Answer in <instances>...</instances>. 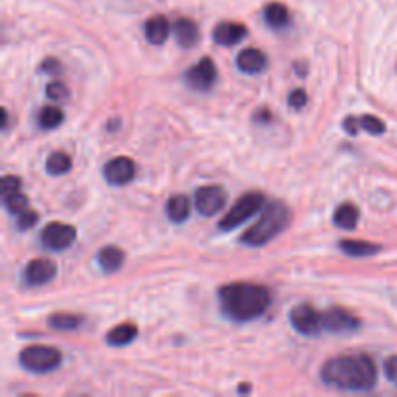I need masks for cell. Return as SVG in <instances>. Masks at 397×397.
I'll return each mask as SVG.
<instances>
[{"label": "cell", "instance_id": "cb8c5ba5", "mask_svg": "<svg viewBox=\"0 0 397 397\" xmlns=\"http://www.w3.org/2000/svg\"><path fill=\"white\" fill-rule=\"evenodd\" d=\"M39 126L43 130H52L57 128V126H61L62 121H64V112L62 109L59 107H54V105H47L43 107L41 111H39Z\"/></svg>", "mask_w": 397, "mask_h": 397}, {"label": "cell", "instance_id": "ac0fdd59", "mask_svg": "<svg viewBox=\"0 0 397 397\" xmlns=\"http://www.w3.org/2000/svg\"><path fill=\"white\" fill-rule=\"evenodd\" d=\"M359 219H361L359 207L351 204V202H343L334 211V223H336V227L345 229V231H353L357 223H359Z\"/></svg>", "mask_w": 397, "mask_h": 397}, {"label": "cell", "instance_id": "484cf974", "mask_svg": "<svg viewBox=\"0 0 397 397\" xmlns=\"http://www.w3.org/2000/svg\"><path fill=\"white\" fill-rule=\"evenodd\" d=\"M359 126H361V130H366L368 134H374V136H380V134L386 132V124L378 117H374V114L359 117Z\"/></svg>", "mask_w": 397, "mask_h": 397}, {"label": "cell", "instance_id": "ffe728a7", "mask_svg": "<svg viewBox=\"0 0 397 397\" xmlns=\"http://www.w3.org/2000/svg\"><path fill=\"white\" fill-rule=\"evenodd\" d=\"M138 337V328L130 322H124V324H119L107 334V343L112 347H124L132 343L134 339Z\"/></svg>", "mask_w": 397, "mask_h": 397}, {"label": "cell", "instance_id": "5b68a950", "mask_svg": "<svg viewBox=\"0 0 397 397\" xmlns=\"http://www.w3.org/2000/svg\"><path fill=\"white\" fill-rule=\"evenodd\" d=\"M266 206V196L262 192H248L241 198L237 200L233 207L225 214V217L219 221V229L221 231H231L234 227L242 225L246 219L256 216L262 207Z\"/></svg>", "mask_w": 397, "mask_h": 397}, {"label": "cell", "instance_id": "7c38bea8", "mask_svg": "<svg viewBox=\"0 0 397 397\" xmlns=\"http://www.w3.org/2000/svg\"><path fill=\"white\" fill-rule=\"evenodd\" d=\"M186 82L188 86L194 89H209V87L216 84L217 80V68L211 59H202L198 64H194L188 72H186Z\"/></svg>", "mask_w": 397, "mask_h": 397}, {"label": "cell", "instance_id": "1f68e13d", "mask_svg": "<svg viewBox=\"0 0 397 397\" xmlns=\"http://www.w3.org/2000/svg\"><path fill=\"white\" fill-rule=\"evenodd\" d=\"M384 372H386V378H388L394 386H397V354L386 359V363H384Z\"/></svg>", "mask_w": 397, "mask_h": 397}, {"label": "cell", "instance_id": "3957f363", "mask_svg": "<svg viewBox=\"0 0 397 397\" xmlns=\"http://www.w3.org/2000/svg\"><path fill=\"white\" fill-rule=\"evenodd\" d=\"M289 219H291L289 207L283 202L274 200L264 206L260 219L242 234L241 242L244 246H264L285 229L289 225Z\"/></svg>", "mask_w": 397, "mask_h": 397}, {"label": "cell", "instance_id": "9c48e42d", "mask_svg": "<svg viewBox=\"0 0 397 397\" xmlns=\"http://www.w3.org/2000/svg\"><path fill=\"white\" fill-rule=\"evenodd\" d=\"M359 328V318L341 306H331L324 312V329L329 334H353Z\"/></svg>", "mask_w": 397, "mask_h": 397}, {"label": "cell", "instance_id": "52a82bcc", "mask_svg": "<svg viewBox=\"0 0 397 397\" xmlns=\"http://www.w3.org/2000/svg\"><path fill=\"white\" fill-rule=\"evenodd\" d=\"M76 229L68 223H59L52 221L41 231V242L45 248H49L52 252H62L70 248L74 241H76Z\"/></svg>", "mask_w": 397, "mask_h": 397}, {"label": "cell", "instance_id": "2e32d148", "mask_svg": "<svg viewBox=\"0 0 397 397\" xmlns=\"http://www.w3.org/2000/svg\"><path fill=\"white\" fill-rule=\"evenodd\" d=\"M171 27L173 26L169 24V20L165 16H161V14L149 17L146 22V26H144V33H146L147 43L163 45L165 41L169 39Z\"/></svg>", "mask_w": 397, "mask_h": 397}, {"label": "cell", "instance_id": "8992f818", "mask_svg": "<svg viewBox=\"0 0 397 397\" xmlns=\"http://www.w3.org/2000/svg\"><path fill=\"white\" fill-rule=\"evenodd\" d=\"M289 320L294 331L301 336H316L324 329V314L318 312L312 304H299L289 312Z\"/></svg>", "mask_w": 397, "mask_h": 397}, {"label": "cell", "instance_id": "7a4b0ae2", "mask_svg": "<svg viewBox=\"0 0 397 397\" xmlns=\"http://www.w3.org/2000/svg\"><path fill=\"white\" fill-rule=\"evenodd\" d=\"M221 310L234 322L260 318L271 304V293L256 283H229L219 289Z\"/></svg>", "mask_w": 397, "mask_h": 397}, {"label": "cell", "instance_id": "836d02e7", "mask_svg": "<svg viewBox=\"0 0 397 397\" xmlns=\"http://www.w3.org/2000/svg\"><path fill=\"white\" fill-rule=\"evenodd\" d=\"M41 70H47V74H59L61 72V62L54 61V59H47V61L41 64Z\"/></svg>", "mask_w": 397, "mask_h": 397}, {"label": "cell", "instance_id": "f1b7e54d", "mask_svg": "<svg viewBox=\"0 0 397 397\" xmlns=\"http://www.w3.org/2000/svg\"><path fill=\"white\" fill-rule=\"evenodd\" d=\"M47 97L51 101H64L68 97V89H66V86L62 82H51L47 86Z\"/></svg>", "mask_w": 397, "mask_h": 397}, {"label": "cell", "instance_id": "5bb4252c", "mask_svg": "<svg viewBox=\"0 0 397 397\" xmlns=\"http://www.w3.org/2000/svg\"><path fill=\"white\" fill-rule=\"evenodd\" d=\"M173 33L177 43L184 47V49L196 47L200 41L198 24L194 20H190V17H179L173 24Z\"/></svg>", "mask_w": 397, "mask_h": 397}, {"label": "cell", "instance_id": "d6a6232c", "mask_svg": "<svg viewBox=\"0 0 397 397\" xmlns=\"http://www.w3.org/2000/svg\"><path fill=\"white\" fill-rule=\"evenodd\" d=\"M343 130H345L349 136H357V132L361 130L359 119H357V117H347L345 121H343Z\"/></svg>", "mask_w": 397, "mask_h": 397}, {"label": "cell", "instance_id": "83f0119b", "mask_svg": "<svg viewBox=\"0 0 397 397\" xmlns=\"http://www.w3.org/2000/svg\"><path fill=\"white\" fill-rule=\"evenodd\" d=\"M37 221H39L37 211L27 207L26 211H22V214L17 216V229H20V231H27V229H31Z\"/></svg>", "mask_w": 397, "mask_h": 397}, {"label": "cell", "instance_id": "4dcf8cb0", "mask_svg": "<svg viewBox=\"0 0 397 397\" xmlns=\"http://www.w3.org/2000/svg\"><path fill=\"white\" fill-rule=\"evenodd\" d=\"M289 107L291 109H294V111H301V109H304L306 107V103H308V96H306V91L304 89H293L291 93H289Z\"/></svg>", "mask_w": 397, "mask_h": 397}, {"label": "cell", "instance_id": "44dd1931", "mask_svg": "<svg viewBox=\"0 0 397 397\" xmlns=\"http://www.w3.org/2000/svg\"><path fill=\"white\" fill-rule=\"evenodd\" d=\"M339 250L345 252L347 256H353V258H364V256L378 254L382 250V246L366 241H349V239H345V241H339Z\"/></svg>", "mask_w": 397, "mask_h": 397}, {"label": "cell", "instance_id": "d4e9b609", "mask_svg": "<svg viewBox=\"0 0 397 397\" xmlns=\"http://www.w3.org/2000/svg\"><path fill=\"white\" fill-rule=\"evenodd\" d=\"M80 324H82V318H80V316H76V314H66V312L52 314L51 318H49V326L54 329H61V331H70V329L80 328Z\"/></svg>", "mask_w": 397, "mask_h": 397}, {"label": "cell", "instance_id": "4316f807", "mask_svg": "<svg viewBox=\"0 0 397 397\" xmlns=\"http://www.w3.org/2000/svg\"><path fill=\"white\" fill-rule=\"evenodd\" d=\"M4 207L8 209V214H12V216H20L22 211H26L27 209V198L24 194L16 192V194L4 198Z\"/></svg>", "mask_w": 397, "mask_h": 397}, {"label": "cell", "instance_id": "e575fe53", "mask_svg": "<svg viewBox=\"0 0 397 397\" xmlns=\"http://www.w3.org/2000/svg\"><path fill=\"white\" fill-rule=\"evenodd\" d=\"M6 124H8V111L2 109V128H6Z\"/></svg>", "mask_w": 397, "mask_h": 397}, {"label": "cell", "instance_id": "603a6c76", "mask_svg": "<svg viewBox=\"0 0 397 397\" xmlns=\"http://www.w3.org/2000/svg\"><path fill=\"white\" fill-rule=\"evenodd\" d=\"M47 173L52 177H61L66 174L72 169V157L64 151H52L51 156L47 157V163H45Z\"/></svg>", "mask_w": 397, "mask_h": 397}, {"label": "cell", "instance_id": "d590c367", "mask_svg": "<svg viewBox=\"0 0 397 397\" xmlns=\"http://www.w3.org/2000/svg\"><path fill=\"white\" fill-rule=\"evenodd\" d=\"M239 391H250V386H241V388H239Z\"/></svg>", "mask_w": 397, "mask_h": 397}, {"label": "cell", "instance_id": "ba28073f", "mask_svg": "<svg viewBox=\"0 0 397 397\" xmlns=\"http://www.w3.org/2000/svg\"><path fill=\"white\" fill-rule=\"evenodd\" d=\"M225 202H227V192L221 186H216V184L202 186V188L196 190V196H194L196 209L200 211V216L204 217L217 216L225 207Z\"/></svg>", "mask_w": 397, "mask_h": 397}, {"label": "cell", "instance_id": "e0dca14e", "mask_svg": "<svg viewBox=\"0 0 397 397\" xmlns=\"http://www.w3.org/2000/svg\"><path fill=\"white\" fill-rule=\"evenodd\" d=\"M167 217L173 221V223H184L188 216H190V200L184 194H174L169 198L167 206H165Z\"/></svg>", "mask_w": 397, "mask_h": 397}, {"label": "cell", "instance_id": "d6986e66", "mask_svg": "<svg viewBox=\"0 0 397 397\" xmlns=\"http://www.w3.org/2000/svg\"><path fill=\"white\" fill-rule=\"evenodd\" d=\"M97 264L105 274H114L122 268L124 264V252L119 246H105L97 254Z\"/></svg>", "mask_w": 397, "mask_h": 397}, {"label": "cell", "instance_id": "30bf717a", "mask_svg": "<svg viewBox=\"0 0 397 397\" xmlns=\"http://www.w3.org/2000/svg\"><path fill=\"white\" fill-rule=\"evenodd\" d=\"M103 177L111 186H124L136 177V165L130 157H112L105 163Z\"/></svg>", "mask_w": 397, "mask_h": 397}, {"label": "cell", "instance_id": "7402d4cb", "mask_svg": "<svg viewBox=\"0 0 397 397\" xmlns=\"http://www.w3.org/2000/svg\"><path fill=\"white\" fill-rule=\"evenodd\" d=\"M264 20L269 27H285L289 24V10H287L285 4L281 2H269L268 6L264 8Z\"/></svg>", "mask_w": 397, "mask_h": 397}, {"label": "cell", "instance_id": "f546056e", "mask_svg": "<svg viewBox=\"0 0 397 397\" xmlns=\"http://www.w3.org/2000/svg\"><path fill=\"white\" fill-rule=\"evenodd\" d=\"M20 186H22V181L17 179V177H4L2 182H0V192H2V198H6V196H12V194H16L20 192Z\"/></svg>", "mask_w": 397, "mask_h": 397}, {"label": "cell", "instance_id": "4fadbf2b", "mask_svg": "<svg viewBox=\"0 0 397 397\" xmlns=\"http://www.w3.org/2000/svg\"><path fill=\"white\" fill-rule=\"evenodd\" d=\"M266 66H268V57L256 47H248L237 57V68L242 74H260Z\"/></svg>", "mask_w": 397, "mask_h": 397}, {"label": "cell", "instance_id": "277c9868", "mask_svg": "<svg viewBox=\"0 0 397 397\" xmlns=\"http://www.w3.org/2000/svg\"><path fill=\"white\" fill-rule=\"evenodd\" d=\"M62 363V353L57 347L49 345H29L20 353V364L27 372L47 374L57 370Z\"/></svg>", "mask_w": 397, "mask_h": 397}, {"label": "cell", "instance_id": "9a60e30c", "mask_svg": "<svg viewBox=\"0 0 397 397\" xmlns=\"http://www.w3.org/2000/svg\"><path fill=\"white\" fill-rule=\"evenodd\" d=\"M248 35V29L242 26V24H237V22H223L214 29V41L221 47H231V45H237L239 41H242L244 37Z\"/></svg>", "mask_w": 397, "mask_h": 397}, {"label": "cell", "instance_id": "8fae6325", "mask_svg": "<svg viewBox=\"0 0 397 397\" xmlns=\"http://www.w3.org/2000/svg\"><path fill=\"white\" fill-rule=\"evenodd\" d=\"M57 276V264L49 258L31 260L24 269V283L29 287L47 285Z\"/></svg>", "mask_w": 397, "mask_h": 397}, {"label": "cell", "instance_id": "6da1fadb", "mask_svg": "<svg viewBox=\"0 0 397 397\" xmlns=\"http://www.w3.org/2000/svg\"><path fill=\"white\" fill-rule=\"evenodd\" d=\"M320 376L334 388L347 391H368L376 386L378 372L372 357L359 353L331 357L324 363Z\"/></svg>", "mask_w": 397, "mask_h": 397}]
</instances>
